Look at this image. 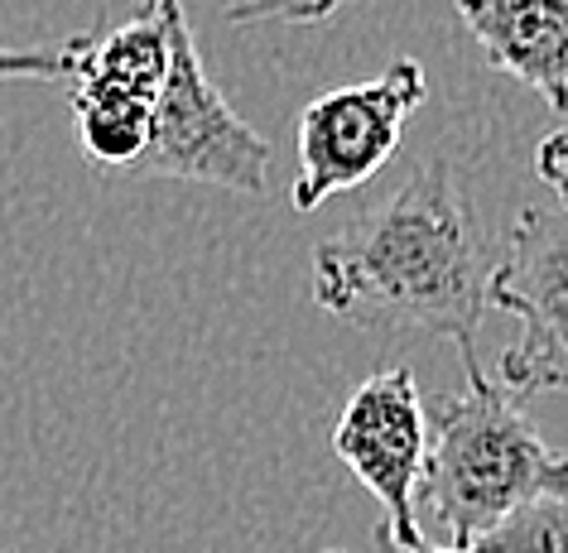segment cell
<instances>
[{"instance_id": "obj_2", "label": "cell", "mask_w": 568, "mask_h": 553, "mask_svg": "<svg viewBox=\"0 0 568 553\" xmlns=\"http://www.w3.org/2000/svg\"><path fill=\"white\" fill-rule=\"evenodd\" d=\"M463 366L467 390L434 404V438L419 477L424 501L448 524V544L481 534L510 505L568 491V452L539 443L520 400L510 404L477 357H463Z\"/></svg>"}, {"instance_id": "obj_10", "label": "cell", "mask_w": 568, "mask_h": 553, "mask_svg": "<svg viewBox=\"0 0 568 553\" xmlns=\"http://www.w3.org/2000/svg\"><path fill=\"white\" fill-rule=\"evenodd\" d=\"M415 553H568V491H549L510 505L463 544H419Z\"/></svg>"}, {"instance_id": "obj_12", "label": "cell", "mask_w": 568, "mask_h": 553, "mask_svg": "<svg viewBox=\"0 0 568 553\" xmlns=\"http://www.w3.org/2000/svg\"><path fill=\"white\" fill-rule=\"evenodd\" d=\"M78 59V39H63L53 49H0V82H68Z\"/></svg>"}, {"instance_id": "obj_9", "label": "cell", "mask_w": 568, "mask_h": 553, "mask_svg": "<svg viewBox=\"0 0 568 553\" xmlns=\"http://www.w3.org/2000/svg\"><path fill=\"white\" fill-rule=\"evenodd\" d=\"M154 102H140L131 92L92 88L73 82V121H78V145L92 164L102 168H135L150 140Z\"/></svg>"}, {"instance_id": "obj_8", "label": "cell", "mask_w": 568, "mask_h": 553, "mask_svg": "<svg viewBox=\"0 0 568 553\" xmlns=\"http://www.w3.org/2000/svg\"><path fill=\"white\" fill-rule=\"evenodd\" d=\"M169 73V16L164 0H145V10L106 34H78V59L68 82L131 92L140 102H154Z\"/></svg>"}, {"instance_id": "obj_6", "label": "cell", "mask_w": 568, "mask_h": 553, "mask_svg": "<svg viewBox=\"0 0 568 553\" xmlns=\"http://www.w3.org/2000/svg\"><path fill=\"white\" fill-rule=\"evenodd\" d=\"M333 452L386 505L381 549L415 553L424 544L415 520V495H419L424 458H429V414H424L419 386L405 366L362 380V390L347 400L343 419L333 429Z\"/></svg>"}, {"instance_id": "obj_5", "label": "cell", "mask_w": 568, "mask_h": 553, "mask_svg": "<svg viewBox=\"0 0 568 553\" xmlns=\"http://www.w3.org/2000/svg\"><path fill=\"white\" fill-rule=\"evenodd\" d=\"M424 96L429 82L419 59H395L372 82L314 96L300 116V174L290 188L294 212H314L328 197L372 183L381 164L400 150V135Z\"/></svg>"}, {"instance_id": "obj_4", "label": "cell", "mask_w": 568, "mask_h": 553, "mask_svg": "<svg viewBox=\"0 0 568 553\" xmlns=\"http://www.w3.org/2000/svg\"><path fill=\"white\" fill-rule=\"evenodd\" d=\"M487 304L520 322L501 351V386L516 400L568 395V203L525 207L487 279Z\"/></svg>"}, {"instance_id": "obj_7", "label": "cell", "mask_w": 568, "mask_h": 553, "mask_svg": "<svg viewBox=\"0 0 568 553\" xmlns=\"http://www.w3.org/2000/svg\"><path fill=\"white\" fill-rule=\"evenodd\" d=\"M496 73L545 96L568 116V0H453Z\"/></svg>"}, {"instance_id": "obj_11", "label": "cell", "mask_w": 568, "mask_h": 553, "mask_svg": "<svg viewBox=\"0 0 568 553\" xmlns=\"http://www.w3.org/2000/svg\"><path fill=\"white\" fill-rule=\"evenodd\" d=\"M347 0H222L226 20L232 24H265V20H280V24H323L343 10Z\"/></svg>"}, {"instance_id": "obj_13", "label": "cell", "mask_w": 568, "mask_h": 553, "mask_svg": "<svg viewBox=\"0 0 568 553\" xmlns=\"http://www.w3.org/2000/svg\"><path fill=\"white\" fill-rule=\"evenodd\" d=\"M535 174L549 183L559 203H568V125L539 140V150H535Z\"/></svg>"}, {"instance_id": "obj_1", "label": "cell", "mask_w": 568, "mask_h": 553, "mask_svg": "<svg viewBox=\"0 0 568 553\" xmlns=\"http://www.w3.org/2000/svg\"><path fill=\"white\" fill-rule=\"evenodd\" d=\"M491 265V240L453 164L429 160L347 232L318 240L314 299L352 328L448 337L463 357H477Z\"/></svg>"}, {"instance_id": "obj_14", "label": "cell", "mask_w": 568, "mask_h": 553, "mask_svg": "<svg viewBox=\"0 0 568 553\" xmlns=\"http://www.w3.org/2000/svg\"><path fill=\"white\" fill-rule=\"evenodd\" d=\"M328 553H337V549H328Z\"/></svg>"}, {"instance_id": "obj_15", "label": "cell", "mask_w": 568, "mask_h": 553, "mask_svg": "<svg viewBox=\"0 0 568 553\" xmlns=\"http://www.w3.org/2000/svg\"><path fill=\"white\" fill-rule=\"evenodd\" d=\"M10 553H16V549H10Z\"/></svg>"}, {"instance_id": "obj_3", "label": "cell", "mask_w": 568, "mask_h": 553, "mask_svg": "<svg viewBox=\"0 0 568 553\" xmlns=\"http://www.w3.org/2000/svg\"><path fill=\"white\" fill-rule=\"evenodd\" d=\"M169 16V73L154 96L150 140L135 160V174L179 178V183H212L232 193H265L270 188V145L261 131L232 111L197 59L183 0H164Z\"/></svg>"}]
</instances>
